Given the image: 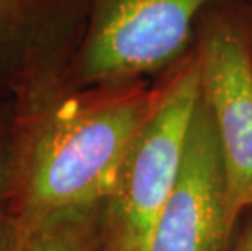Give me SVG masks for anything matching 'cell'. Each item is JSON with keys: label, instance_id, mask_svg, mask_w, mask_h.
<instances>
[{"label": "cell", "instance_id": "4", "mask_svg": "<svg viewBox=\"0 0 252 251\" xmlns=\"http://www.w3.org/2000/svg\"><path fill=\"white\" fill-rule=\"evenodd\" d=\"M194 47L202 95L215 122L224 176V218L231 235L252 207V49L248 5L218 3L203 12Z\"/></svg>", "mask_w": 252, "mask_h": 251}, {"label": "cell", "instance_id": "6", "mask_svg": "<svg viewBox=\"0 0 252 251\" xmlns=\"http://www.w3.org/2000/svg\"><path fill=\"white\" fill-rule=\"evenodd\" d=\"M229 238L221 152L210 108L200 93L178 183L155 223L148 251H224Z\"/></svg>", "mask_w": 252, "mask_h": 251}, {"label": "cell", "instance_id": "8", "mask_svg": "<svg viewBox=\"0 0 252 251\" xmlns=\"http://www.w3.org/2000/svg\"><path fill=\"white\" fill-rule=\"evenodd\" d=\"M15 162V114L0 103V201L12 183Z\"/></svg>", "mask_w": 252, "mask_h": 251}, {"label": "cell", "instance_id": "5", "mask_svg": "<svg viewBox=\"0 0 252 251\" xmlns=\"http://www.w3.org/2000/svg\"><path fill=\"white\" fill-rule=\"evenodd\" d=\"M85 20L87 0H0V93L23 105L57 87Z\"/></svg>", "mask_w": 252, "mask_h": 251}, {"label": "cell", "instance_id": "7", "mask_svg": "<svg viewBox=\"0 0 252 251\" xmlns=\"http://www.w3.org/2000/svg\"><path fill=\"white\" fill-rule=\"evenodd\" d=\"M103 206L17 218L10 251H104Z\"/></svg>", "mask_w": 252, "mask_h": 251}, {"label": "cell", "instance_id": "9", "mask_svg": "<svg viewBox=\"0 0 252 251\" xmlns=\"http://www.w3.org/2000/svg\"><path fill=\"white\" fill-rule=\"evenodd\" d=\"M13 238V223L0 215V251H10Z\"/></svg>", "mask_w": 252, "mask_h": 251}, {"label": "cell", "instance_id": "10", "mask_svg": "<svg viewBox=\"0 0 252 251\" xmlns=\"http://www.w3.org/2000/svg\"><path fill=\"white\" fill-rule=\"evenodd\" d=\"M231 251H252V220H249L248 225L244 227Z\"/></svg>", "mask_w": 252, "mask_h": 251}, {"label": "cell", "instance_id": "1", "mask_svg": "<svg viewBox=\"0 0 252 251\" xmlns=\"http://www.w3.org/2000/svg\"><path fill=\"white\" fill-rule=\"evenodd\" d=\"M159 97L140 80L87 90L61 85L15 111L17 218L104 204Z\"/></svg>", "mask_w": 252, "mask_h": 251}, {"label": "cell", "instance_id": "3", "mask_svg": "<svg viewBox=\"0 0 252 251\" xmlns=\"http://www.w3.org/2000/svg\"><path fill=\"white\" fill-rule=\"evenodd\" d=\"M248 0H87L83 36L62 77L65 90L140 80L169 69L195 41L198 20L218 3Z\"/></svg>", "mask_w": 252, "mask_h": 251}, {"label": "cell", "instance_id": "2", "mask_svg": "<svg viewBox=\"0 0 252 251\" xmlns=\"http://www.w3.org/2000/svg\"><path fill=\"white\" fill-rule=\"evenodd\" d=\"M200 93V67L192 46L169 67L157 105L103 206L104 251H148L155 223L178 183Z\"/></svg>", "mask_w": 252, "mask_h": 251}, {"label": "cell", "instance_id": "11", "mask_svg": "<svg viewBox=\"0 0 252 251\" xmlns=\"http://www.w3.org/2000/svg\"><path fill=\"white\" fill-rule=\"evenodd\" d=\"M248 5V25H249V41H251V49H252V0L246 2Z\"/></svg>", "mask_w": 252, "mask_h": 251}]
</instances>
